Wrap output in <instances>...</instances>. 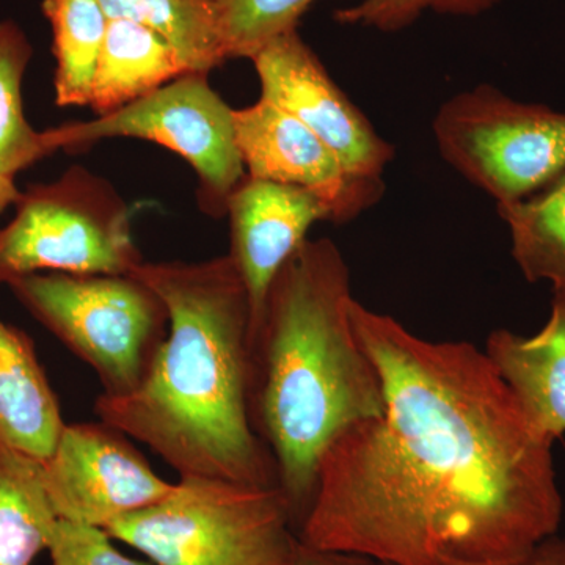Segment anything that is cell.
Returning <instances> with one entry per match:
<instances>
[{
	"mask_svg": "<svg viewBox=\"0 0 565 565\" xmlns=\"http://www.w3.org/2000/svg\"><path fill=\"white\" fill-rule=\"evenodd\" d=\"M152 565H289L300 546L278 487L180 476L150 508L104 527Z\"/></svg>",
	"mask_w": 565,
	"mask_h": 565,
	"instance_id": "277c9868",
	"label": "cell"
},
{
	"mask_svg": "<svg viewBox=\"0 0 565 565\" xmlns=\"http://www.w3.org/2000/svg\"><path fill=\"white\" fill-rule=\"evenodd\" d=\"M484 352L530 423L555 444L565 434V292H553L537 333L493 330Z\"/></svg>",
	"mask_w": 565,
	"mask_h": 565,
	"instance_id": "4fadbf2b",
	"label": "cell"
},
{
	"mask_svg": "<svg viewBox=\"0 0 565 565\" xmlns=\"http://www.w3.org/2000/svg\"><path fill=\"white\" fill-rule=\"evenodd\" d=\"M169 311V334L139 388L99 396L96 414L150 446L180 476L278 487L250 415L252 307L232 256L141 263Z\"/></svg>",
	"mask_w": 565,
	"mask_h": 565,
	"instance_id": "7a4b0ae2",
	"label": "cell"
},
{
	"mask_svg": "<svg viewBox=\"0 0 565 565\" xmlns=\"http://www.w3.org/2000/svg\"><path fill=\"white\" fill-rule=\"evenodd\" d=\"M207 76L191 71L111 114L46 129L52 150H84L106 139L154 141L191 163L199 178V206L211 217H222L247 172L237 148L234 109Z\"/></svg>",
	"mask_w": 565,
	"mask_h": 565,
	"instance_id": "ba28073f",
	"label": "cell"
},
{
	"mask_svg": "<svg viewBox=\"0 0 565 565\" xmlns=\"http://www.w3.org/2000/svg\"><path fill=\"white\" fill-rule=\"evenodd\" d=\"M20 196L21 191L17 188V184H14V178H9L0 173V215H2L11 204H17Z\"/></svg>",
	"mask_w": 565,
	"mask_h": 565,
	"instance_id": "484cf974",
	"label": "cell"
},
{
	"mask_svg": "<svg viewBox=\"0 0 565 565\" xmlns=\"http://www.w3.org/2000/svg\"><path fill=\"white\" fill-rule=\"evenodd\" d=\"M32 55L21 25L0 21V173L9 178L55 152L46 131H36L25 118L22 81Z\"/></svg>",
	"mask_w": 565,
	"mask_h": 565,
	"instance_id": "ffe728a7",
	"label": "cell"
},
{
	"mask_svg": "<svg viewBox=\"0 0 565 565\" xmlns=\"http://www.w3.org/2000/svg\"><path fill=\"white\" fill-rule=\"evenodd\" d=\"M252 62L263 99L302 121L353 174L384 181L396 150L341 90L299 31L278 36Z\"/></svg>",
	"mask_w": 565,
	"mask_h": 565,
	"instance_id": "30bf717a",
	"label": "cell"
},
{
	"mask_svg": "<svg viewBox=\"0 0 565 565\" xmlns=\"http://www.w3.org/2000/svg\"><path fill=\"white\" fill-rule=\"evenodd\" d=\"M289 565H381L370 557L351 555V553L329 552L305 545L300 541L299 550Z\"/></svg>",
	"mask_w": 565,
	"mask_h": 565,
	"instance_id": "cb8c5ba5",
	"label": "cell"
},
{
	"mask_svg": "<svg viewBox=\"0 0 565 565\" xmlns=\"http://www.w3.org/2000/svg\"><path fill=\"white\" fill-rule=\"evenodd\" d=\"M316 0H212L226 62L252 61L285 33L299 31Z\"/></svg>",
	"mask_w": 565,
	"mask_h": 565,
	"instance_id": "44dd1931",
	"label": "cell"
},
{
	"mask_svg": "<svg viewBox=\"0 0 565 565\" xmlns=\"http://www.w3.org/2000/svg\"><path fill=\"white\" fill-rule=\"evenodd\" d=\"M111 541L103 527L58 519L47 546L51 565H152L122 555Z\"/></svg>",
	"mask_w": 565,
	"mask_h": 565,
	"instance_id": "603a6c76",
	"label": "cell"
},
{
	"mask_svg": "<svg viewBox=\"0 0 565 565\" xmlns=\"http://www.w3.org/2000/svg\"><path fill=\"white\" fill-rule=\"evenodd\" d=\"M444 161L498 204L541 192L565 172V111L479 85L441 104L433 122Z\"/></svg>",
	"mask_w": 565,
	"mask_h": 565,
	"instance_id": "52a82bcc",
	"label": "cell"
},
{
	"mask_svg": "<svg viewBox=\"0 0 565 565\" xmlns=\"http://www.w3.org/2000/svg\"><path fill=\"white\" fill-rule=\"evenodd\" d=\"M508 565H565V537L553 535L523 559Z\"/></svg>",
	"mask_w": 565,
	"mask_h": 565,
	"instance_id": "d4e9b609",
	"label": "cell"
},
{
	"mask_svg": "<svg viewBox=\"0 0 565 565\" xmlns=\"http://www.w3.org/2000/svg\"><path fill=\"white\" fill-rule=\"evenodd\" d=\"M234 125L248 177L315 193L337 225L359 217L384 195V181L353 174L302 121L266 99L234 110Z\"/></svg>",
	"mask_w": 565,
	"mask_h": 565,
	"instance_id": "8fae6325",
	"label": "cell"
},
{
	"mask_svg": "<svg viewBox=\"0 0 565 565\" xmlns=\"http://www.w3.org/2000/svg\"><path fill=\"white\" fill-rule=\"evenodd\" d=\"M128 438L104 422L65 424L54 452L41 462L58 519L104 530L172 492V482L163 481Z\"/></svg>",
	"mask_w": 565,
	"mask_h": 565,
	"instance_id": "9c48e42d",
	"label": "cell"
},
{
	"mask_svg": "<svg viewBox=\"0 0 565 565\" xmlns=\"http://www.w3.org/2000/svg\"><path fill=\"white\" fill-rule=\"evenodd\" d=\"M14 207L0 228V282L40 273L125 275L143 263L128 204L84 167L29 185Z\"/></svg>",
	"mask_w": 565,
	"mask_h": 565,
	"instance_id": "8992f818",
	"label": "cell"
},
{
	"mask_svg": "<svg viewBox=\"0 0 565 565\" xmlns=\"http://www.w3.org/2000/svg\"><path fill=\"white\" fill-rule=\"evenodd\" d=\"M65 427L28 333L0 321V446L44 462Z\"/></svg>",
	"mask_w": 565,
	"mask_h": 565,
	"instance_id": "5bb4252c",
	"label": "cell"
},
{
	"mask_svg": "<svg viewBox=\"0 0 565 565\" xmlns=\"http://www.w3.org/2000/svg\"><path fill=\"white\" fill-rule=\"evenodd\" d=\"M352 300L343 253L327 237L307 239L275 275L253 327L252 423L297 533L326 449L385 412L381 375L353 332Z\"/></svg>",
	"mask_w": 565,
	"mask_h": 565,
	"instance_id": "3957f363",
	"label": "cell"
},
{
	"mask_svg": "<svg viewBox=\"0 0 565 565\" xmlns=\"http://www.w3.org/2000/svg\"><path fill=\"white\" fill-rule=\"evenodd\" d=\"M497 210L508 223L512 256L523 277L565 292V172L541 192Z\"/></svg>",
	"mask_w": 565,
	"mask_h": 565,
	"instance_id": "e0dca14e",
	"label": "cell"
},
{
	"mask_svg": "<svg viewBox=\"0 0 565 565\" xmlns=\"http://www.w3.org/2000/svg\"><path fill=\"white\" fill-rule=\"evenodd\" d=\"M57 520L43 463L0 446V565H32Z\"/></svg>",
	"mask_w": 565,
	"mask_h": 565,
	"instance_id": "2e32d148",
	"label": "cell"
},
{
	"mask_svg": "<svg viewBox=\"0 0 565 565\" xmlns=\"http://www.w3.org/2000/svg\"><path fill=\"white\" fill-rule=\"evenodd\" d=\"M226 215L232 228L228 255L247 286L255 327L275 275L308 239L315 223L330 222L329 210L305 189L247 174L230 195Z\"/></svg>",
	"mask_w": 565,
	"mask_h": 565,
	"instance_id": "7c38bea8",
	"label": "cell"
},
{
	"mask_svg": "<svg viewBox=\"0 0 565 565\" xmlns=\"http://www.w3.org/2000/svg\"><path fill=\"white\" fill-rule=\"evenodd\" d=\"M501 0H360L334 11L338 24L394 33L415 24L424 13L479 17Z\"/></svg>",
	"mask_w": 565,
	"mask_h": 565,
	"instance_id": "7402d4cb",
	"label": "cell"
},
{
	"mask_svg": "<svg viewBox=\"0 0 565 565\" xmlns=\"http://www.w3.org/2000/svg\"><path fill=\"white\" fill-rule=\"evenodd\" d=\"M185 73H191L189 66L158 32L137 22L109 20L88 106L103 117Z\"/></svg>",
	"mask_w": 565,
	"mask_h": 565,
	"instance_id": "9a60e30c",
	"label": "cell"
},
{
	"mask_svg": "<svg viewBox=\"0 0 565 565\" xmlns=\"http://www.w3.org/2000/svg\"><path fill=\"white\" fill-rule=\"evenodd\" d=\"M52 29L55 104L88 106L109 18L96 0H43Z\"/></svg>",
	"mask_w": 565,
	"mask_h": 565,
	"instance_id": "ac0fdd59",
	"label": "cell"
},
{
	"mask_svg": "<svg viewBox=\"0 0 565 565\" xmlns=\"http://www.w3.org/2000/svg\"><path fill=\"white\" fill-rule=\"evenodd\" d=\"M351 321L385 412L323 452L300 541L381 565H508L556 535L553 441L486 352L424 340L355 299Z\"/></svg>",
	"mask_w": 565,
	"mask_h": 565,
	"instance_id": "6da1fadb",
	"label": "cell"
},
{
	"mask_svg": "<svg viewBox=\"0 0 565 565\" xmlns=\"http://www.w3.org/2000/svg\"><path fill=\"white\" fill-rule=\"evenodd\" d=\"M9 286L44 329L95 371L104 396L136 392L169 334L166 303L136 274L40 273Z\"/></svg>",
	"mask_w": 565,
	"mask_h": 565,
	"instance_id": "5b68a950",
	"label": "cell"
},
{
	"mask_svg": "<svg viewBox=\"0 0 565 565\" xmlns=\"http://www.w3.org/2000/svg\"><path fill=\"white\" fill-rule=\"evenodd\" d=\"M109 20H126L163 36L191 71L211 73L226 62L212 0H96Z\"/></svg>",
	"mask_w": 565,
	"mask_h": 565,
	"instance_id": "d6986e66",
	"label": "cell"
}]
</instances>
